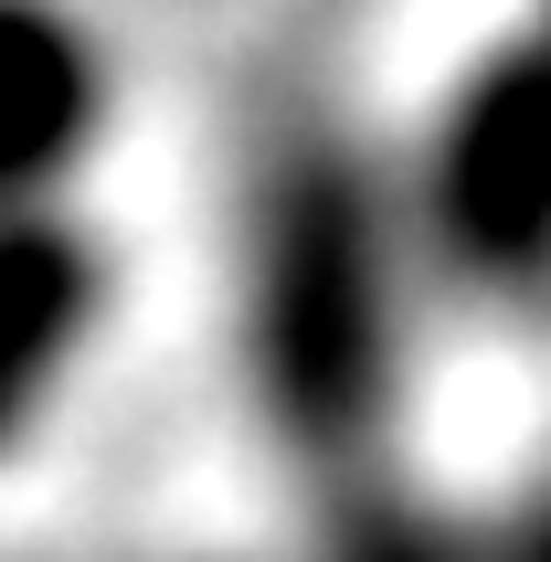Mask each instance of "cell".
<instances>
[{
	"label": "cell",
	"instance_id": "6da1fadb",
	"mask_svg": "<svg viewBox=\"0 0 551 562\" xmlns=\"http://www.w3.org/2000/svg\"><path fill=\"white\" fill-rule=\"evenodd\" d=\"M414 223L361 149L286 138L245 202V393L307 468H361L403 404Z\"/></svg>",
	"mask_w": 551,
	"mask_h": 562
},
{
	"label": "cell",
	"instance_id": "3957f363",
	"mask_svg": "<svg viewBox=\"0 0 551 562\" xmlns=\"http://www.w3.org/2000/svg\"><path fill=\"white\" fill-rule=\"evenodd\" d=\"M106 318V245L64 213H0V457L43 425Z\"/></svg>",
	"mask_w": 551,
	"mask_h": 562
},
{
	"label": "cell",
	"instance_id": "277c9868",
	"mask_svg": "<svg viewBox=\"0 0 551 562\" xmlns=\"http://www.w3.org/2000/svg\"><path fill=\"white\" fill-rule=\"evenodd\" d=\"M106 127V54L86 22L0 0V213H54V181Z\"/></svg>",
	"mask_w": 551,
	"mask_h": 562
},
{
	"label": "cell",
	"instance_id": "7a4b0ae2",
	"mask_svg": "<svg viewBox=\"0 0 551 562\" xmlns=\"http://www.w3.org/2000/svg\"><path fill=\"white\" fill-rule=\"evenodd\" d=\"M425 277L477 308H551V22L446 86L403 191Z\"/></svg>",
	"mask_w": 551,
	"mask_h": 562
},
{
	"label": "cell",
	"instance_id": "5b68a950",
	"mask_svg": "<svg viewBox=\"0 0 551 562\" xmlns=\"http://www.w3.org/2000/svg\"><path fill=\"white\" fill-rule=\"evenodd\" d=\"M466 562H551V477L509 499H466Z\"/></svg>",
	"mask_w": 551,
	"mask_h": 562
}]
</instances>
